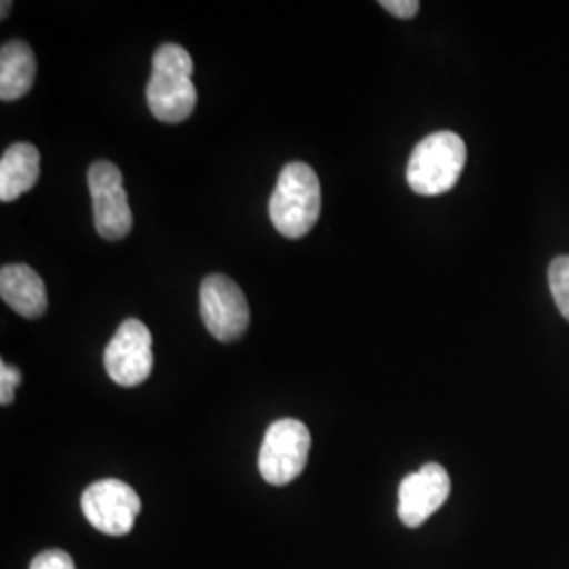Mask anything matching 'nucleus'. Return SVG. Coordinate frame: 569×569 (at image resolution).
Instances as JSON below:
<instances>
[{
  "label": "nucleus",
  "instance_id": "nucleus-1",
  "mask_svg": "<svg viewBox=\"0 0 569 569\" xmlns=\"http://www.w3.org/2000/svg\"><path fill=\"white\" fill-rule=\"evenodd\" d=\"M192 58L180 44L167 42L157 49L152 74L146 87V100L154 119L178 124L194 112L197 87L192 82Z\"/></svg>",
  "mask_w": 569,
  "mask_h": 569
},
{
  "label": "nucleus",
  "instance_id": "nucleus-2",
  "mask_svg": "<svg viewBox=\"0 0 569 569\" xmlns=\"http://www.w3.org/2000/svg\"><path fill=\"white\" fill-rule=\"evenodd\" d=\"M272 226L287 239L306 237L321 216V182L306 163L284 164L268 203Z\"/></svg>",
  "mask_w": 569,
  "mask_h": 569
},
{
  "label": "nucleus",
  "instance_id": "nucleus-3",
  "mask_svg": "<svg viewBox=\"0 0 569 569\" xmlns=\"http://www.w3.org/2000/svg\"><path fill=\"white\" fill-rule=\"evenodd\" d=\"M465 164V140L453 131H437L416 143L407 163V183L420 197H439L458 183Z\"/></svg>",
  "mask_w": 569,
  "mask_h": 569
},
{
  "label": "nucleus",
  "instance_id": "nucleus-4",
  "mask_svg": "<svg viewBox=\"0 0 569 569\" xmlns=\"http://www.w3.org/2000/svg\"><path fill=\"white\" fill-rule=\"evenodd\" d=\"M310 451V430L296 418L272 422L266 430L258 468L270 486H287L302 475Z\"/></svg>",
  "mask_w": 569,
  "mask_h": 569
},
{
  "label": "nucleus",
  "instance_id": "nucleus-5",
  "mask_svg": "<svg viewBox=\"0 0 569 569\" xmlns=\"http://www.w3.org/2000/svg\"><path fill=\"white\" fill-rule=\"evenodd\" d=\"M199 308L207 331L224 342H237L249 327V305L243 289L224 274H209L199 289Z\"/></svg>",
  "mask_w": 569,
  "mask_h": 569
},
{
  "label": "nucleus",
  "instance_id": "nucleus-6",
  "mask_svg": "<svg viewBox=\"0 0 569 569\" xmlns=\"http://www.w3.org/2000/svg\"><path fill=\"white\" fill-rule=\"evenodd\" d=\"M103 367L119 387H140L154 367L152 333L138 319H127L106 346Z\"/></svg>",
  "mask_w": 569,
  "mask_h": 569
},
{
  "label": "nucleus",
  "instance_id": "nucleus-7",
  "mask_svg": "<svg viewBox=\"0 0 569 569\" xmlns=\"http://www.w3.org/2000/svg\"><path fill=\"white\" fill-rule=\"evenodd\" d=\"M87 183L98 234L106 241H122L133 228V216L122 186L121 169L110 161H98L89 167Z\"/></svg>",
  "mask_w": 569,
  "mask_h": 569
},
{
  "label": "nucleus",
  "instance_id": "nucleus-8",
  "mask_svg": "<svg viewBox=\"0 0 569 569\" xmlns=\"http://www.w3.org/2000/svg\"><path fill=\"white\" fill-rule=\"evenodd\" d=\"M82 515L106 536L129 533L142 510L138 491L119 479H102L82 491Z\"/></svg>",
  "mask_w": 569,
  "mask_h": 569
},
{
  "label": "nucleus",
  "instance_id": "nucleus-9",
  "mask_svg": "<svg viewBox=\"0 0 569 569\" xmlns=\"http://www.w3.org/2000/svg\"><path fill=\"white\" fill-rule=\"evenodd\" d=\"M451 491L448 470L428 462L420 470L407 475L399 486L397 512L407 528H420L437 510L446 505Z\"/></svg>",
  "mask_w": 569,
  "mask_h": 569
},
{
  "label": "nucleus",
  "instance_id": "nucleus-10",
  "mask_svg": "<svg viewBox=\"0 0 569 569\" xmlns=\"http://www.w3.org/2000/svg\"><path fill=\"white\" fill-rule=\"evenodd\" d=\"M0 296L26 319H39L47 310V287L42 283L41 274L30 266H2Z\"/></svg>",
  "mask_w": 569,
  "mask_h": 569
},
{
  "label": "nucleus",
  "instance_id": "nucleus-11",
  "mask_svg": "<svg viewBox=\"0 0 569 569\" xmlns=\"http://www.w3.org/2000/svg\"><path fill=\"white\" fill-rule=\"evenodd\" d=\"M41 176V152L37 146L18 142L9 146L0 159V201L11 203L30 192Z\"/></svg>",
  "mask_w": 569,
  "mask_h": 569
},
{
  "label": "nucleus",
  "instance_id": "nucleus-12",
  "mask_svg": "<svg viewBox=\"0 0 569 569\" xmlns=\"http://www.w3.org/2000/svg\"><path fill=\"white\" fill-rule=\"evenodd\" d=\"M37 79V58L30 44L9 41L0 49V100L16 102L30 93Z\"/></svg>",
  "mask_w": 569,
  "mask_h": 569
},
{
  "label": "nucleus",
  "instance_id": "nucleus-13",
  "mask_svg": "<svg viewBox=\"0 0 569 569\" xmlns=\"http://www.w3.org/2000/svg\"><path fill=\"white\" fill-rule=\"evenodd\" d=\"M549 287L559 312L569 321V256H559L550 262Z\"/></svg>",
  "mask_w": 569,
  "mask_h": 569
},
{
  "label": "nucleus",
  "instance_id": "nucleus-14",
  "mask_svg": "<svg viewBox=\"0 0 569 569\" xmlns=\"http://www.w3.org/2000/svg\"><path fill=\"white\" fill-rule=\"evenodd\" d=\"M21 385V371L9 363H0V403L11 406L16 399V388Z\"/></svg>",
  "mask_w": 569,
  "mask_h": 569
},
{
  "label": "nucleus",
  "instance_id": "nucleus-15",
  "mask_svg": "<svg viewBox=\"0 0 569 569\" xmlns=\"http://www.w3.org/2000/svg\"><path fill=\"white\" fill-rule=\"evenodd\" d=\"M30 569H77L74 559L66 550H42L30 563Z\"/></svg>",
  "mask_w": 569,
  "mask_h": 569
},
{
  "label": "nucleus",
  "instance_id": "nucleus-16",
  "mask_svg": "<svg viewBox=\"0 0 569 569\" xmlns=\"http://www.w3.org/2000/svg\"><path fill=\"white\" fill-rule=\"evenodd\" d=\"M380 7L387 9L390 16L401 18V20H411L420 11V2L418 0H382Z\"/></svg>",
  "mask_w": 569,
  "mask_h": 569
},
{
  "label": "nucleus",
  "instance_id": "nucleus-17",
  "mask_svg": "<svg viewBox=\"0 0 569 569\" xmlns=\"http://www.w3.org/2000/svg\"><path fill=\"white\" fill-rule=\"evenodd\" d=\"M9 11H11V2H7V0H4V2H2V13H0V16H2V20L7 18V13H9Z\"/></svg>",
  "mask_w": 569,
  "mask_h": 569
}]
</instances>
